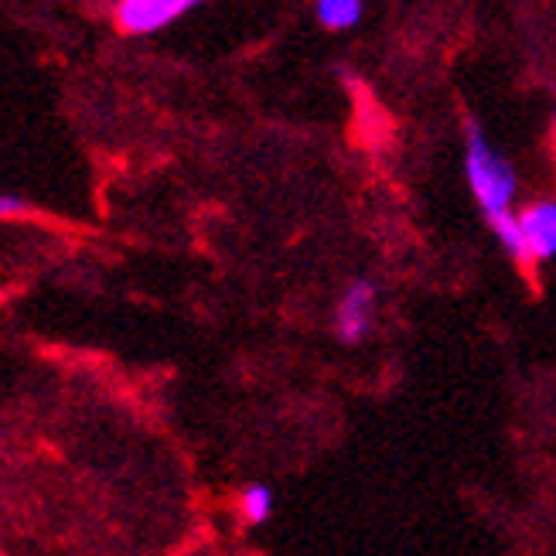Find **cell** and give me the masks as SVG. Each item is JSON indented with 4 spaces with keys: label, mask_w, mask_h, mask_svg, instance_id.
<instances>
[{
    "label": "cell",
    "mask_w": 556,
    "mask_h": 556,
    "mask_svg": "<svg viewBox=\"0 0 556 556\" xmlns=\"http://www.w3.org/2000/svg\"><path fill=\"white\" fill-rule=\"evenodd\" d=\"M492 236L498 239V247L505 250V256H513L522 267H533L529 263V250H526V236H522V226H519V212H502L495 219H485Z\"/></svg>",
    "instance_id": "obj_7"
},
{
    "label": "cell",
    "mask_w": 556,
    "mask_h": 556,
    "mask_svg": "<svg viewBox=\"0 0 556 556\" xmlns=\"http://www.w3.org/2000/svg\"><path fill=\"white\" fill-rule=\"evenodd\" d=\"M314 17L325 31H352L366 17V0H314Z\"/></svg>",
    "instance_id": "obj_6"
},
{
    "label": "cell",
    "mask_w": 556,
    "mask_h": 556,
    "mask_svg": "<svg viewBox=\"0 0 556 556\" xmlns=\"http://www.w3.org/2000/svg\"><path fill=\"white\" fill-rule=\"evenodd\" d=\"M202 4L205 0H116L113 17L124 35H154Z\"/></svg>",
    "instance_id": "obj_3"
},
{
    "label": "cell",
    "mask_w": 556,
    "mask_h": 556,
    "mask_svg": "<svg viewBox=\"0 0 556 556\" xmlns=\"http://www.w3.org/2000/svg\"><path fill=\"white\" fill-rule=\"evenodd\" d=\"M274 489L270 485H263V481H250L247 489H239L236 495V513H239V522L256 529L263 522H270L274 516Z\"/></svg>",
    "instance_id": "obj_5"
},
{
    "label": "cell",
    "mask_w": 556,
    "mask_h": 556,
    "mask_svg": "<svg viewBox=\"0 0 556 556\" xmlns=\"http://www.w3.org/2000/svg\"><path fill=\"white\" fill-rule=\"evenodd\" d=\"M519 226L526 236L529 263L556 260V199H536L519 212Z\"/></svg>",
    "instance_id": "obj_4"
},
{
    "label": "cell",
    "mask_w": 556,
    "mask_h": 556,
    "mask_svg": "<svg viewBox=\"0 0 556 556\" xmlns=\"http://www.w3.org/2000/svg\"><path fill=\"white\" fill-rule=\"evenodd\" d=\"M465 178L471 195L485 219L502 212H516L519 199V175L513 161L492 148L478 119H465Z\"/></svg>",
    "instance_id": "obj_1"
},
{
    "label": "cell",
    "mask_w": 556,
    "mask_h": 556,
    "mask_svg": "<svg viewBox=\"0 0 556 556\" xmlns=\"http://www.w3.org/2000/svg\"><path fill=\"white\" fill-rule=\"evenodd\" d=\"M35 205L21 195H11V191H0V223H11V219H24V215H31Z\"/></svg>",
    "instance_id": "obj_8"
},
{
    "label": "cell",
    "mask_w": 556,
    "mask_h": 556,
    "mask_svg": "<svg viewBox=\"0 0 556 556\" xmlns=\"http://www.w3.org/2000/svg\"><path fill=\"white\" fill-rule=\"evenodd\" d=\"M553 148H556V113H553Z\"/></svg>",
    "instance_id": "obj_9"
},
{
    "label": "cell",
    "mask_w": 556,
    "mask_h": 556,
    "mask_svg": "<svg viewBox=\"0 0 556 556\" xmlns=\"http://www.w3.org/2000/svg\"><path fill=\"white\" fill-rule=\"evenodd\" d=\"M376 311H379V283L369 277H355L342 298L334 304V338L342 345H358L376 325Z\"/></svg>",
    "instance_id": "obj_2"
}]
</instances>
